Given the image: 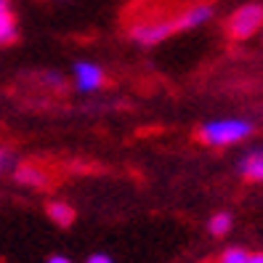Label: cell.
<instances>
[{
  "label": "cell",
  "instance_id": "cell-1",
  "mask_svg": "<svg viewBox=\"0 0 263 263\" xmlns=\"http://www.w3.org/2000/svg\"><path fill=\"white\" fill-rule=\"evenodd\" d=\"M255 133V125L245 117H215L197 128V141L208 149H229L245 144Z\"/></svg>",
  "mask_w": 263,
  "mask_h": 263
},
{
  "label": "cell",
  "instance_id": "cell-2",
  "mask_svg": "<svg viewBox=\"0 0 263 263\" xmlns=\"http://www.w3.org/2000/svg\"><path fill=\"white\" fill-rule=\"evenodd\" d=\"M69 85L77 96H85V99L99 96L109 85V72L93 59H74L69 67Z\"/></svg>",
  "mask_w": 263,
  "mask_h": 263
},
{
  "label": "cell",
  "instance_id": "cell-3",
  "mask_svg": "<svg viewBox=\"0 0 263 263\" xmlns=\"http://www.w3.org/2000/svg\"><path fill=\"white\" fill-rule=\"evenodd\" d=\"M223 27H226V35L237 43L255 37L263 29V3H242L239 8L229 13Z\"/></svg>",
  "mask_w": 263,
  "mask_h": 263
},
{
  "label": "cell",
  "instance_id": "cell-4",
  "mask_svg": "<svg viewBox=\"0 0 263 263\" xmlns=\"http://www.w3.org/2000/svg\"><path fill=\"white\" fill-rule=\"evenodd\" d=\"M176 35L173 16H162V19H141L128 27V40L136 48H157L165 40Z\"/></svg>",
  "mask_w": 263,
  "mask_h": 263
},
{
  "label": "cell",
  "instance_id": "cell-5",
  "mask_svg": "<svg viewBox=\"0 0 263 263\" xmlns=\"http://www.w3.org/2000/svg\"><path fill=\"white\" fill-rule=\"evenodd\" d=\"M11 178L19 183L22 189H29V192H43L51 186V170L43 167L40 162H32V160H19L11 170Z\"/></svg>",
  "mask_w": 263,
  "mask_h": 263
},
{
  "label": "cell",
  "instance_id": "cell-6",
  "mask_svg": "<svg viewBox=\"0 0 263 263\" xmlns=\"http://www.w3.org/2000/svg\"><path fill=\"white\" fill-rule=\"evenodd\" d=\"M215 16V6L208 3V0H199V3H192L186 8H181L178 13H173V27H176V35L181 32H194V29L210 24Z\"/></svg>",
  "mask_w": 263,
  "mask_h": 263
},
{
  "label": "cell",
  "instance_id": "cell-7",
  "mask_svg": "<svg viewBox=\"0 0 263 263\" xmlns=\"http://www.w3.org/2000/svg\"><path fill=\"white\" fill-rule=\"evenodd\" d=\"M237 170L245 181H253V183H263V146H255L250 152H245L239 162H237Z\"/></svg>",
  "mask_w": 263,
  "mask_h": 263
},
{
  "label": "cell",
  "instance_id": "cell-8",
  "mask_svg": "<svg viewBox=\"0 0 263 263\" xmlns=\"http://www.w3.org/2000/svg\"><path fill=\"white\" fill-rule=\"evenodd\" d=\"M45 215H48V221L59 229H69L77 221V210L67 202V199H48V202H45Z\"/></svg>",
  "mask_w": 263,
  "mask_h": 263
},
{
  "label": "cell",
  "instance_id": "cell-9",
  "mask_svg": "<svg viewBox=\"0 0 263 263\" xmlns=\"http://www.w3.org/2000/svg\"><path fill=\"white\" fill-rule=\"evenodd\" d=\"M19 40V24L13 16L11 0H0V48Z\"/></svg>",
  "mask_w": 263,
  "mask_h": 263
},
{
  "label": "cell",
  "instance_id": "cell-10",
  "mask_svg": "<svg viewBox=\"0 0 263 263\" xmlns=\"http://www.w3.org/2000/svg\"><path fill=\"white\" fill-rule=\"evenodd\" d=\"M234 229V215H231L229 210H218V213H213L210 218H208V234L210 237H226L229 231Z\"/></svg>",
  "mask_w": 263,
  "mask_h": 263
},
{
  "label": "cell",
  "instance_id": "cell-11",
  "mask_svg": "<svg viewBox=\"0 0 263 263\" xmlns=\"http://www.w3.org/2000/svg\"><path fill=\"white\" fill-rule=\"evenodd\" d=\"M37 83H40V88L53 90V93H61V90L69 85V80L64 77V72H59V69H43V72L37 74Z\"/></svg>",
  "mask_w": 263,
  "mask_h": 263
},
{
  "label": "cell",
  "instance_id": "cell-12",
  "mask_svg": "<svg viewBox=\"0 0 263 263\" xmlns=\"http://www.w3.org/2000/svg\"><path fill=\"white\" fill-rule=\"evenodd\" d=\"M19 162V157H16V152H13L11 146H3L0 144V178L3 176H11V170H13V165Z\"/></svg>",
  "mask_w": 263,
  "mask_h": 263
},
{
  "label": "cell",
  "instance_id": "cell-13",
  "mask_svg": "<svg viewBox=\"0 0 263 263\" xmlns=\"http://www.w3.org/2000/svg\"><path fill=\"white\" fill-rule=\"evenodd\" d=\"M83 263H117V260H115L109 253H90Z\"/></svg>",
  "mask_w": 263,
  "mask_h": 263
},
{
  "label": "cell",
  "instance_id": "cell-14",
  "mask_svg": "<svg viewBox=\"0 0 263 263\" xmlns=\"http://www.w3.org/2000/svg\"><path fill=\"white\" fill-rule=\"evenodd\" d=\"M43 263H74L69 255H61V253H53V255H48Z\"/></svg>",
  "mask_w": 263,
  "mask_h": 263
},
{
  "label": "cell",
  "instance_id": "cell-15",
  "mask_svg": "<svg viewBox=\"0 0 263 263\" xmlns=\"http://www.w3.org/2000/svg\"><path fill=\"white\" fill-rule=\"evenodd\" d=\"M245 263H263V253H247V258H245Z\"/></svg>",
  "mask_w": 263,
  "mask_h": 263
},
{
  "label": "cell",
  "instance_id": "cell-16",
  "mask_svg": "<svg viewBox=\"0 0 263 263\" xmlns=\"http://www.w3.org/2000/svg\"><path fill=\"white\" fill-rule=\"evenodd\" d=\"M48 3H53V6H61V3H69V0H48Z\"/></svg>",
  "mask_w": 263,
  "mask_h": 263
},
{
  "label": "cell",
  "instance_id": "cell-17",
  "mask_svg": "<svg viewBox=\"0 0 263 263\" xmlns=\"http://www.w3.org/2000/svg\"><path fill=\"white\" fill-rule=\"evenodd\" d=\"M199 263H213V260H199Z\"/></svg>",
  "mask_w": 263,
  "mask_h": 263
}]
</instances>
